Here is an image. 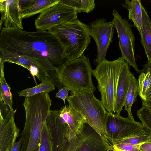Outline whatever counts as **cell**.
I'll list each match as a JSON object with an SVG mask.
<instances>
[{
	"mask_svg": "<svg viewBox=\"0 0 151 151\" xmlns=\"http://www.w3.org/2000/svg\"><path fill=\"white\" fill-rule=\"evenodd\" d=\"M0 33V57H20L34 63L42 70L59 89L62 84L55 69L69 61L56 36L49 31H27L2 27Z\"/></svg>",
	"mask_w": 151,
	"mask_h": 151,
	"instance_id": "6da1fadb",
	"label": "cell"
},
{
	"mask_svg": "<svg viewBox=\"0 0 151 151\" xmlns=\"http://www.w3.org/2000/svg\"><path fill=\"white\" fill-rule=\"evenodd\" d=\"M48 93H42L25 98L24 128L21 134L20 151H39L42 132L52 105Z\"/></svg>",
	"mask_w": 151,
	"mask_h": 151,
	"instance_id": "7a4b0ae2",
	"label": "cell"
},
{
	"mask_svg": "<svg viewBox=\"0 0 151 151\" xmlns=\"http://www.w3.org/2000/svg\"><path fill=\"white\" fill-rule=\"evenodd\" d=\"M94 91L90 89L75 92L66 100L69 105L80 113L85 118L86 123L96 131L108 144L105 129L108 112L101 100L96 98Z\"/></svg>",
	"mask_w": 151,
	"mask_h": 151,
	"instance_id": "3957f363",
	"label": "cell"
},
{
	"mask_svg": "<svg viewBox=\"0 0 151 151\" xmlns=\"http://www.w3.org/2000/svg\"><path fill=\"white\" fill-rule=\"evenodd\" d=\"M48 31L57 37L69 61L82 56L91 42L89 26L78 19L53 27Z\"/></svg>",
	"mask_w": 151,
	"mask_h": 151,
	"instance_id": "277c9868",
	"label": "cell"
},
{
	"mask_svg": "<svg viewBox=\"0 0 151 151\" xmlns=\"http://www.w3.org/2000/svg\"><path fill=\"white\" fill-rule=\"evenodd\" d=\"M93 72L88 57L84 54L55 69L56 77L63 85L70 89L71 94L90 89L96 90L92 81Z\"/></svg>",
	"mask_w": 151,
	"mask_h": 151,
	"instance_id": "5b68a950",
	"label": "cell"
},
{
	"mask_svg": "<svg viewBox=\"0 0 151 151\" xmlns=\"http://www.w3.org/2000/svg\"><path fill=\"white\" fill-rule=\"evenodd\" d=\"M121 57L112 61L106 59L97 65L93 75L98 82L102 104L107 112L113 114L118 80L125 62Z\"/></svg>",
	"mask_w": 151,
	"mask_h": 151,
	"instance_id": "8992f818",
	"label": "cell"
},
{
	"mask_svg": "<svg viewBox=\"0 0 151 151\" xmlns=\"http://www.w3.org/2000/svg\"><path fill=\"white\" fill-rule=\"evenodd\" d=\"M107 138L111 145L150 131L142 123L129 117L108 112L105 125Z\"/></svg>",
	"mask_w": 151,
	"mask_h": 151,
	"instance_id": "52a82bcc",
	"label": "cell"
},
{
	"mask_svg": "<svg viewBox=\"0 0 151 151\" xmlns=\"http://www.w3.org/2000/svg\"><path fill=\"white\" fill-rule=\"evenodd\" d=\"M113 21L118 34L121 57L138 73L141 70L138 68L135 55V37L130 24L115 9L112 12Z\"/></svg>",
	"mask_w": 151,
	"mask_h": 151,
	"instance_id": "ba28073f",
	"label": "cell"
},
{
	"mask_svg": "<svg viewBox=\"0 0 151 151\" xmlns=\"http://www.w3.org/2000/svg\"><path fill=\"white\" fill-rule=\"evenodd\" d=\"M77 13L73 8L59 0L38 16L35 24L38 30L48 31L50 28L77 19Z\"/></svg>",
	"mask_w": 151,
	"mask_h": 151,
	"instance_id": "9c48e42d",
	"label": "cell"
},
{
	"mask_svg": "<svg viewBox=\"0 0 151 151\" xmlns=\"http://www.w3.org/2000/svg\"><path fill=\"white\" fill-rule=\"evenodd\" d=\"M90 35L97 46V65L106 59V55L113 36L115 28L113 20L106 22L104 18L96 19L89 24Z\"/></svg>",
	"mask_w": 151,
	"mask_h": 151,
	"instance_id": "30bf717a",
	"label": "cell"
},
{
	"mask_svg": "<svg viewBox=\"0 0 151 151\" xmlns=\"http://www.w3.org/2000/svg\"><path fill=\"white\" fill-rule=\"evenodd\" d=\"M16 111H12L0 101V151H9L19 135V129L15 122Z\"/></svg>",
	"mask_w": 151,
	"mask_h": 151,
	"instance_id": "8fae6325",
	"label": "cell"
},
{
	"mask_svg": "<svg viewBox=\"0 0 151 151\" xmlns=\"http://www.w3.org/2000/svg\"><path fill=\"white\" fill-rule=\"evenodd\" d=\"M59 111L60 116L65 123L66 135L70 143L68 151H75L86 123L85 119L69 105L64 107Z\"/></svg>",
	"mask_w": 151,
	"mask_h": 151,
	"instance_id": "7c38bea8",
	"label": "cell"
},
{
	"mask_svg": "<svg viewBox=\"0 0 151 151\" xmlns=\"http://www.w3.org/2000/svg\"><path fill=\"white\" fill-rule=\"evenodd\" d=\"M46 122L53 151H68L70 143L66 135L65 123L59 111L50 110Z\"/></svg>",
	"mask_w": 151,
	"mask_h": 151,
	"instance_id": "4fadbf2b",
	"label": "cell"
},
{
	"mask_svg": "<svg viewBox=\"0 0 151 151\" xmlns=\"http://www.w3.org/2000/svg\"><path fill=\"white\" fill-rule=\"evenodd\" d=\"M19 0H0V12L1 14L0 29L3 24L5 28L13 27L23 29L20 16Z\"/></svg>",
	"mask_w": 151,
	"mask_h": 151,
	"instance_id": "5bb4252c",
	"label": "cell"
},
{
	"mask_svg": "<svg viewBox=\"0 0 151 151\" xmlns=\"http://www.w3.org/2000/svg\"><path fill=\"white\" fill-rule=\"evenodd\" d=\"M111 149L112 145L107 144L96 131L86 123L83 137L75 151H109Z\"/></svg>",
	"mask_w": 151,
	"mask_h": 151,
	"instance_id": "9a60e30c",
	"label": "cell"
},
{
	"mask_svg": "<svg viewBox=\"0 0 151 151\" xmlns=\"http://www.w3.org/2000/svg\"><path fill=\"white\" fill-rule=\"evenodd\" d=\"M130 72L129 65L125 62L121 70L117 85L114 113L120 114L125 101L129 83Z\"/></svg>",
	"mask_w": 151,
	"mask_h": 151,
	"instance_id": "2e32d148",
	"label": "cell"
},
{
	"mask_svg": "<svg viewBox=\"0 0 151 151\" xmlns=\"http://www.w3.org/2000/svg\"><path fill=\"white\" fill-rule=\"evenodd\" d=\"M123 7L129 11L128 19L132 20L137 28L141 39L143 35V26L142 13V5L140 0H126Z\"/></svg>",
	"mask_w": 151,
	"mask_h": 151,
	"instance_id": "e0dca14e",
	"label": "cell"
},
{
	"mask_svg": "<svg viewBox=\"0 0 151 151\" xmlns=\"http://www.w3.org/2000/svg\"><path fill=\"white\" fill-rule=\"evenodd\" d=\"M142 8L143 35L141 42L147 58V63H149L151 61V21L144 7L142 6Z\"/></svg>",
	"mask_w": 151,
	"mask_h": 151,
	"instance_id": "ac0fdd59",
	"label": "cell"
},
{
	"mask_svg": "<svg viewBox=\"0 0 151 151\" xmlns=\"http://www.w3.org/2000/svg\"><path fill=\"white\" fill-rule=\"evenodd\" d=\"M59 0H33L28 7L20 11L22 19L27 18L39 13H41L56 3Z\"/></svg>",
	"mask_w": 151,
	"mask_h": 151,
	"instance_id": "d6986e66",
	"label": "cell"
},
{
	"mask_svg": "<svg viewBox=\"0 0 151 151\" xmlns=\"http://www.w3.org/2000/svg\"><path fill=\"white\" fill-rule=\"evenodd\" d=\"M138 81L130 72L129 86L124 104V109L127 112L128 117L133 119L134 118L132 113L131 107L133 104L137 101V98L138 95Z\"/></svg>",
	"mask_w": 151,
	"mask_h": 151,
	"instance_id": "ffe728a7",
	"label": "cell"
},
{
	"mask_svg": "<svg viewBox=\"0 0 151 151\" xmlns=\"http://www.w3.org/2000/svg\"><path fill=\"white\" fill-rule=\"evenodd\" d=\"M55 84L47 77H46L39 84L28 88L18 92L19 96L27 98L42 93H48L55 89Z\"/></svg>",
	"mask_w": 151,
	"mask_h": 151,
	"instance_id": "44dd1931",
	"label": "cell"
},
{
	"mask_svg": "<svg viewBox=\"0 0 151 151\" xmlns=\"http://www.w3.org/2000/svg\"><path fill=\"white\" fill-rule=\"evenodd\" d=\"M4 63L0 60V101H2L10 109L14 111L13 108L12 96L9 85L6 82L4 73Z\"/></svg>",
	"mask_w": 151,
	"mask_h": 151,
	"instance_id": "7402d4cb",
	"label": "cell"
},
{
	"mask_svg": "<svg viewBox=\"0 0 151 151\" xmlns=\"http://www.w3.org/2000/svg\"><path fill=\"white\" fill-rule=\"evenodd\" d=\"M138 95L142 101H145L151 92V69L149 68L145 73L141 72L138 80Z\"/></svg>",
	"mask_w": 151,
	"mask_h": 151,
	"instance_id": "603a6c76",
	"label": "cell"
},
{
	"mask_svg": "<svg viewBox=\"0 0 151 151\" xmlns=\"http://www.w3.org/2000/svg\"><path fill=\"white\" fill-rule=\"evenodd\" d=\"M66 5L75 9L77 13L85 12L88 13L96 7L94 0H60Z\"/></svg>",
	"mask_w": 151,
	"mask_h": 151,
	"instance_id": "cb8c5ba5",
	"label": "cell"
},
{
	"mask_svg": "<svg viewBox=\"0 0 151 151\" xmlns=\"http://www.w3.org/2000/svg\"><path fill=\"white\" fill-rule=\"evenodd\" d=\"M39 151H53L50 133L46 122L42 132Z\"/></svg>",
	"mask_w": 151,
	"mask_h": 151,
	"instance_id": "d4e9b609",
	"label": "cell"
},
{
	"mask_svg": "<svg viewBox=\"0 0 151 151\" xmlns=\"http://www.w3.org/2000/svg\"><path fill=\"white\" fill-rule=\"evenodd\" d=\"M136 115L143 126L151 131V114L148 109L142 105L137 111Z\"/></svg>",
	"mask_w": 151,
	"mask_h": 151,
	"instance_id": "484cf974",
	"label": "cell"
},
{
	"mask_svg": "<svg viewBox=\"0 0 151 151\" xmlns=\"http://www.w3.org/2000/svg\"><path fill=\"white\" fill-rule=\"evenodd\" d=\"M141 144H134L128 143L119 142L112 145V151H141Z\"/></svg>",
	"mask_w": 151,
	"mask_h": 151,
	"instance_id": "4316f807",
	"label": "cell"
},
{
	"mask_svg": "<svg viewBox=\"0 0 151 151\" xmlns=\"http://www.w3.org/2000/svg\"><path fill=\"white\" fill-rule=\"evenodd\" d=\"M151 140V131H149L141 135L126 139L119 142L128 143L134 144H141L148 142Z\"/></svg>",
	"mask_w": 151,
	"mask_h": 151,
	"instance_id": "83f0119b",
	"label": "cell"
},
{
	"mask_svg": "<svg viewBox=\"0 0 151 151\" xmlns=\"http://www.w3.org/2000/svg\"><path fill=\"white\" fill-rule=\"evenodd\" d=\"M70 89L67 86H64L61 89L59 90L58 92L56 94L55 97L62 99L65 106V100L68 98V94Z\"/></svg>",
	"mask_w": 151,
	"mask_h": 151,
	"instance_id": "f1b7e54d",
	"label": "cell"
},
{
	"mask_svg": "<svg viewBox=\"0 0 151 151\" xmlns=\"http://www.w3.org/2000/svg\"><path fill=\"white\" fill-rule=\"evenodd\" d=\"M33 1V0H19V5L21 10L29 6Z\"/></svg>",
	"mask_w": 151,
	"mask_h": 151,
	"instance_id": "f546056e",
	"label": "cell"
},
{
	"mask_svg": "<svg viewBox=\"0 0 151 151\" xmlns=\"http://www.w3.org/2000/svg\"><path fill=\"white\" fill-rule=\"evenodd\" d=\"M140 150L141 151H151V140L140 145Z\"/></svg>",
	"mask_w": 151,
	"mask_h": 151,
	"instance_id": "4dcf8cb0",
	"label": "cell"
},
{
	"mask_svg": "<svg viewBox=\"0 0 151 151\" xmlns=\"http://www.w3.org/2000/svg\"><path fill=\"white\" fill-rule=\"evenodd\" d=\"M22 140L21 139L17 142H16L9 151H20Z\"/></svg>",
	"mask_w": 151,
	"mask_h": 151,
	"instance_id": "1f68e13d",
	"label": "cell"
},
{
	"mask_svg": "<svg viewBox=\"0 0 151 151\" xmlns=\"http://www.w3.org/2000/svg\"><path fill=\"white\" fill-rule=\"evenodd\" d=\"M142 105L151 110V92L145 100L142 101Z\"/></svg>",
	"mask_w": 151,
	"mask_h": 151,
	"instance_id": "d6a6232c",
	"label": "cell"
},
{
	"mask_svg": "<svg viewBox=\"0 0 151 151\" xmlns=\"http://www.w3.org/2000/svg\"><path fill=\"white\" fill-rule=\"evenodd\" d=\"M151 68V61L149 63H147L145 65L144 67L142 70V72H146L147 70Z\"/></svg>",
	"mask_w": 151,
	"mask_h": 151,
	"instance_id": "836d02e7",
	"label": "cell"
},
{
	"mask_svg": "<svg viewBox=\"0 0 151 151\" xmlns=\"http://www.w3.org/2000/svg\"><path fill=\"white\" fill-rule=\"evenodd\" d=\"M150 90L151 91V87H150Z\"/></svg>",
	"mask_w": 151,
	"mask_h": 151,
	"instance_id": "e575fe53",
	"label": "cell"
},
{
	"mask_svg": "<svg viewBox=\"0 0 151 151\" xmlns=\"http://www.w3.org/2000/svg\"></svg>",
	"mask_w": 151,
	"mask_h": 151,
	"instance_id": "d590c367",
	"label": "cell"
}]
</instances>
